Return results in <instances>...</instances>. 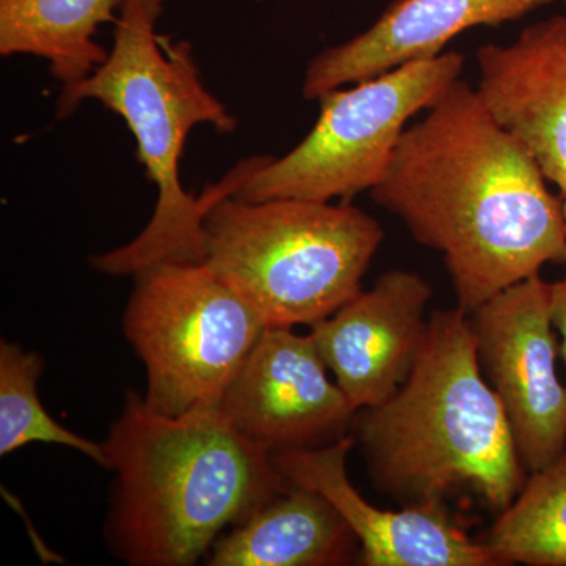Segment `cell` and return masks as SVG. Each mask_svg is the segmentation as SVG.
<instances>
[{"mask_svg":"<svg viewBox=\"0 0 566 566\" xmlns=\"http://www.w3.org/2000/svg\"><path fill=\"white\" fill-rule=\"evenodd\" d=\"M547 182L460 77L409 123L370 196L442 253L471 315L545 264H566L564 207Z\"/></svg>","mask_w":566,"mask_h":566,"instance_id":"6da1fadb","label":"cell"},{"mask_svg":"<svg viewBox=\"0 0 566 566\" xmlns=\"http://www.w3.org/2000/svg\"><path fill=\"white\" fill-rule=\"evenodd\" d=\"M103 447L115 472L107 538L134 566L197 564L290 485L219 406L164 416L128 392Z\"/></svg>","mask_w":566,"mask_h":566,"instance_id":"7a4b0ae2","label":"cell"},{"mask_svg":"<svg viewBox=\"0 0 566 566\" xmlns=\"http://www.w3.org/2000/svg\"><path fill=\"white\" fill-rule=\"evenodd\" d=\"M163 10L164 0H125L107 61L87 80L63 85L57 99L59 118L70 117L87 99L120 115L158 189L155 212L139 237L93 256V268L104 274L136 275L159 263L202 262L208 210L234 196L263 161V156L244 159L200 196L182 188L180 161L189 133L199 125L233 133L237 118L205 87L191 44H170L158 35Z\"/></svg>","mask_w":566,"mask_h":566,"instance_id":"3957f363","label":"cell"},{"mask_svg":"<svg viewBox=\"0 0 566 566\" xmlns=\"http://www.w3.org/2000/svg\"><path fill=\"white\" fill-rule=\"evenodd\" d=\"M354 428L376 485L406 506L442 509L447 495L469 488L504 512L526 483L509 416L460 307L431 315L403 385L360 409Z\"/></svg>","mask_w":566,"mask_h":566,"instance_id":"277c9868","label":"cell"},{"mask_svg":"<svg viewBox=\"0 0 566 566\" xmlns=\"http://www.w3.org/2000/svg\"><path fill=\"white\" fill-rule=\"evenodd\" d=\"M202 263L268 327L322 322L360 290L381 226L352 205L233 196L203 219Z\"/></svg>","mask_w":566,"mask_h":566,"instance_id":"5b68a950","label":"cell"},{"mask_svg":"<svg viewBox=\"0 0 566 566\" xmlns=\"http://www.w3.org/2000/svg\"><path fill=\"white\" fill-rule=\"evenodd\" d=\"M134 279L123 331L147 371L145 403L164 416L221 405L266 324L202 262Z\"/></svg>","mask_w":566,"mask_h":566,"instance_id":"8992f818","label":"cell"},{"mask_svg":"<svg viewBox=\"0 0 566 566\" xmlns=\"http://www.w3.org/2000/svg\"><path fill=\"white\" fill-rule=\"evenodd\" d=\"M464 62L460 52H442L324 93L311 133L282 158L263 156L233 197L331 202L370 192L411 118L460 80Z\"/></svg>","mask_w":566,"mask_h":566,"instance_id":"52a82bcc","label":"cell"},{"mask_svg":"<svg viewBox=\"0 0 566 566\" xmlns=\"http://www.w3.org/2000/svg\"><path fill=\"white\" fill-rule=\"evenodd\" d=\"M480 365L504 405L521 460L538 472L566 449V389L556 370L551 283L517 282L469 315Z\"/></svg>","mask_w":566,"mask_h":566,"instance_id":"ba28073f","label":"cell"},{"mask_svg":"<svg viewBox=\"0 0 566 566\" xmlns=\"http://www.w3.org/2000/svg\"><path fill=\"white\" fill-rule=\"evenodd\" d=\"M219 408L256 446L273 453L311 449L338 436L356 415L311 334L266 327Z\"/></svg>","mask_w":566,"mask_h":566,"instance_id":"9c48e42d","label":"cell"},{"mask_svg":"<svg viewBox=\"0 0 566 566\" xmlns=\"http://www.w3.org/2000/svg\"><path fill=\"white\" fill-rule=\"evenodd\" d=\"M430 300L419 274L395 270L312 324L316 349L356 412L381 405L408 378L427 337Z\"/></svg>","mask_w":566,"mask_h":566,"instance_id":"30bf717a","label":"cell"},{"mask_svg":"<svg viewBox=\"0 0 566 566\" xmlns=\"http://www.w3.org/2000/svg\"><path fill=\"white\" fill-rule=\"evenodd\" d=\"M356 438L334 444L273 453L275 469L292 485L324 495L340 513L363 547L365 566H494L483 543L453 524L444 509L406 506L403 512L378 509L365 501L346 472Z\"/></svg>","mask_w":566,"mask_h":566,"instance_id":"8fae6325","label":"cell"},{"mask_svg":"<svg viewBox=\"0 0 566 566\" xmlns=\"http://www.w3.org/2000/svg\"><path fill=\"white\" fill-rule=\"evenodd\" d=\"M476 93L546 180L566 192V14L535 22L512 43L476 51Z\"/></svg>","mask_w":566,"mask_h":566,"instance_id":"7c38bea8","label":"cell"},{"mask_svg":"<svg viewBox=\"0 0 566 566\" xmlns=\"http://www.w3.org/2000/svg\"><path fill=\"white\" fill-rule=\"evenodd\" d=\"M554 0H395L371 28L319 52L305 70V98L433 59L460 33L521 20Z\"/></svg>","mask_w":566,"mask_h":566,"instance_id":"4fadbf2b","label":"cell"},{"mask_svg":"<svg viewBox=\"0 0 566 566\" xmlns=\"http://www.w3.org/2000/svg\"><path fill=\"white\" fill-rule=\"evenodd\" d=\"M359 539L324 495L292 485L212 546L210 566H333L353 560Z\"/></svg>","mask_w":566,"mask_h":566,"instance_id":"5bb4252c","label":"cell"},{"mask_svg":"<svg viewBox=\"0 0 566 566\" xmlns=\"http://www.w3.org/2000/svg\"><path fill=\"white\" fill-rule=\"evenodd\" d=\"M125 0H0V54L50 62L63 85L87 80L109 57L96 43L99 25L114 20Z\"/></svg>","mask_w":566,"mask_h":566,"instance_id":"9a60e30c","label":"cell"},{"mask_svg":"<svg viewBox=\"0 0 566 566\" xmlns=\"http://www.w3.org/2000/svg\"><path fill=\"white\" fill-rule=\"evenodd\" d=\"M483 545L497 565L566 566V449L532 472Z\"/></svg>","mask_w":566,"mask_h":566,"instance_id":"2e32d148","label":"cell"},{"mask_svg":"<svg viewBox=\"0 0 566 566\" xmlns=\"http://www.w3.org/2000/svg\"><path fill=\"white\" fill-rule=\"evenodd\" d=\"M43 359L20 345L0 344V457L32 442L70 447L107 469L103 444L62 427L41 405L36 385Z\"/></svg>","mask_w":566,"mask_h":566,"instance_id":"e0dca14e","label":"cell"},{"mask_svg":"<svg viewBox=\"0 0 566 566\" xmlns=\"http://www.w3.org/2000/svg\"><path fill=\"white\" fill-rule=\"evenodd\" d=\"M551 318L562 335V354L566 364V279L551 283Z\"/></svg>","mask_w":566,"mask_h":566,"instance_id":"ac0fdd59","label":"cell"},{"mask_svg":"<svg viewBox=\"0 0 566 566\" xmlns=\"http://www.w3.org/2000/svg\"><path fill=\"white\" fill-rule=\"evenodd\" d=\"M560 199H562V207H564V214H565V219H566V192L560 193Z\"/></svg>","mask_w":566,"mask_h":566,"instance_id":"d6986e66","label":"cell"},{"mask_svg":"<svg viewBox=\"0 0 566 566\" xmlns=\"http://www.w3.org/2000/svg\"><path fill=\"white\" fill-rule=\"evenodd\" d=\"M564 2H566V0H564Z\"/></svg>","mask_w":566,"mask_h":566,"instance_id":"ffe728a7","label":"cell"}]
</instances>
